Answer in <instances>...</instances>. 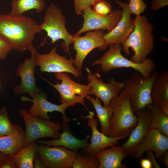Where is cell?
<instances>
[{"label": "cell", "mask_w": 168, "mask_h": 168, "mask_svg": "<svg viewBox=\"0 0 168 168\" xmlns=\"http://www.w3.org/2000/svg\"></svg>", "instance_id": "cell-43"}, {"label": "cell", "mask_w": 168, "mask_h": 168, "mask_svg": "<svg viewBox=\"0 0 168 168\" xmlns=\"http://www.w3.org/2000/svg\"><path fill=\"white\" fill-rule=\"evenodd\" d=\"M122 10H117L107 15H101L94 12L91 8H87L82 12L83 23L82 28L73 36H79L88 31L102 30H112L121 19Z\"/></svg>", "instance_id": "cell-13"}, {"label": "cell", "mask_w": 168, "mask_h": 168, "mask_svg": "<svg viewBox=\"0 0 168 168\" xmlns=\"http://www.w3.org/2000/svg\"><path fill=\"white\" fill-rule=\"evenodd\" d=\"M66 18L61 9L54 3H51L46 9L44 16V21L39 25L40 29L45 31L47 37L54 44L58 40H63L61 47L64 52L70 53L69 46L72 44L73 37L65 27Z\"/></svg>", "instance_id": "cell-6"}, {"label": "cell", "mask_w": 168, "mask_h": 168, "mask_svg": "<svg viewBox=\"0 0 168 168\" xmlns=\"http://www.w3.org/2000/svg\"><path fill=\"white\" fill-rule=\"evenodd\" d=\"M168 149V137L157 129H150L136 147L133 157L140 159L145 152L151 151L156 157L159 158Z\"/></svg>", "instance_id": "cell-18"}, {"label": "cell", "mask_w": 168, "mask_h": 168, "mask_svg": "<svg viewBox=\"0 0 168 168\" xmlns=\"http://www.w3.org/2000/svg\"><path fill=\"white\" fill-rule=\"evenodd\" d=\"M160 161L165 165L166 168L168 167V151L165 152L159 158Z\"/></svg>", "instance_id": "cell-39"}, {"label": "cell", "mask_w": 168, "mask_h": 168, "mask_svg": "<svg viewBox=\"0 0 168 168\" xmlns=\"http://www.w3.org/2000/svg\"><path fill=\"white\" fill-rule=\"evenodd\" d=\"M0 168H18L14 161L12 155L6 153L5 157L0 165Z\"/></svg>", "instance_id": "cell-34"}, {"label": "cell", "mask_w": 168, "mask_h": 168, "mask_svg": "<svg viewBox=\"0 0 168 168\" xmlns=\"http://www.w3.org/2000/svg\"><path fill=\"white\" fill-rule=\"evenodd\" d=\"M151 9L156 11L168 5V0H152Z\"/></svg>", "instance_id": "cell-35"}, {"label": "cell", "mask_w": 168, "mask_h": 168, "mask_svg": "<svg viewBox=\"0 0 168 168\" xmlns=\"http://www.w3.org/2000/svg\"><path fill=\"white\" fill-rule=\"evenodd\" d=\"M61 125L63 132L59 138L48 140L39 139L38 143L49 146L63 147L76 152L84 149L89 146V136L87 135L82 139H79L72 134L68 123L63 122Z\"/></svg>", "instance_id": "cell-20"}, {"label": "cell", "mask_w": 168, "mask_h": 168, "mask_svg": "<svg viewBox=\"0 0 168 168\" xmlns=\"http://www.w3.org/2000/svg\"><path fill=\"white\" fill-rule=\"evenodd\" d=\"M147 152L146 158L148 159L152 163L153 167L155 168H160V167L157 163L155 155L153 152L149 151Z\"/></svg>", "instance_id": "cell-36"}, {"label": "cell", "mask_w": 168, "mask_h": 168, "mask_svg": "<svg viewBox=\"0 0 168 168\" xmlns=\"http://www.w3.org/2000/svg\"><path fill=\"white\" fill-rule=\"evenodd\" d=\"M12 0L13 1V0Z\"/></svg>", "instance_id": "cell-42"}, {"label": "cell", "mask_w": 168, "mask_h": 168, "mask_svg": "<svg viewBox=\"0 0 168 168\" xmlns=\"http://www.w3.org/2000/svg\"><path fill=\"white\" fill-rule=\"evenodd\" d=\"M128 6L131 14L136 16L141 15L147 6L143 0H129Z\"/></svg>", "instance_id": "cell-31"}, {"label": "cell", "mask_w": 168, "mask_h": 168, "mask_svg": "<svg viewBox=\"0 0 168 168\" xmlns=\"http://www.w3.org/2000/svg\"><path fill=\"white\" fill-rule=\"evenodd\" d=\"M99 161L98 168H126L122 164L123 160L127 156L121 146H114L107 149L99 152L95 155Z\"/></svg>", "instance_id": "cell-21"}, {"label": "cell", "mask_w": 168, "mask_h": 168, "mask_svg": "<svg viewBox=\"0 0 168 168\" xmlns=\"http://www.w3.org/2000/svg\"><path fill=\"white\" fill-rule=\"evenodd\" d=\"M86 70L88 85L93 94L102 101L104 107L108 106L111 100L119 96L124 87V82L116 81L112 77L109 82L104 83L100 80L97 74H92L88 68H86Z\"/></svg>", "instance_id": "cell-15"}, {"label": "cell", "mask_w": 168, "mask_h": 168, "mask_svg": "<svg viewBox=\"0 0 168 168\" xmlns=\"http://www.w3.org/2000/svg\"><path fill=\"white\" fill-rule=\"evenodd\" d=\"M56 48H52L49 53L40 54L37 52L35 56L36 67L40 71L48 72H68L72 74L75 78L81 76L73 65V59L59 55Z\"/></svg>", "instance_id": "cell-10"}, {"label": "cell", "mask_w": 168, "mask_h": 168, "mask_svg": "<svg viewBox=\"0 0 168 168\" xmlns=\"http://www.w3.org/2000/svg\"><path fill=\"white\" fill-rule=\"evenodd\" d=\"M122 49L121 44L110 46L108 50L91 65H100L101 70L105 73L117 68H130L137 71L145 78H149L156 67L154 61L148 58L141 63L133 62L122 55Z\"/></svg>", "instance_id": "cell-4"}, {"label": "cell", "mask_w": 168, "mask_h": 168, "mask_svg": "<svg viewBox=\"0 0 168 168\" xmlns=\"http://www.w3.org/2000/svg\"><path fill=\"white\" fill-rule=\"evenodd\" d=\"M25 131L16 125L10 133L0 136V151L13 155L24 147Z\"/></svg>", "instance_id": "cell-22"}, {"label": "cell", "mask_w": 168, "mask_h": 168, "mask_svg": "<svg viewBox=\"0 0 168 168\" xmlns=\"http://www.w3.org/2000/svg\"><path fill=\"white\" fill-rule=\"evenodd\" d=\"M104 34L103 30H96L86 31L83 36H73V49L76 53L73 63L81 75L83 63L87 55L96 48L104 51L108 46L103 37Z\"/></svg>", "instance_id": "cell-9"}, {"label": "cell", "mask_w": 168, "mask_h": 168, "mask_svg": "<svg viewBox=\"0 0 168 168\" xmlns=\"http://www.w3.org/2000/svg\"><path fill=\"white\" fill-rule=\"evenodd\" d=\"M151 96L153 103L159 105L160 103L168 101V71L163 70L158 74L152 86Z\"/></svg>", "instance_id": "cell-23"}, {"label": "cell", "mask_w": 168, "mask_h": 168, "mask_svg": "<svg viewBox=\"0 0 168 168\" xmlns=\"http://www.w3.org/2000/svg\"><path fill=\"white\" fill-rule=\"evenodd\" d=\"M12 49L10 43L0 35V60H5Z\"/></svg>", "instance_id": "cell-33"}, {"label": "cell", "mask_w": 168, "mask_h": 168, "mask_svg": "<svg viewBox=\"0 0 168 168\" xmlns=\"http://www.w3.org/2000/svg\"><path fill=\"white\" fill-rule=\"evenodd\" d=\"M139 163L142 168H153V166L151 162L148 159L141 158Z\"/></svg>", "instance_id": "cell-37"}, {"label": "cell", "mask_w": 168, "mask_h": 168, "mask_svg": "<svg viewBox=\"0 0 168 168\" xmlns=\"http://www.w3.org/2000/svg\"><path fill=\"white\" fill-rule=\"evenodd\" d=\"M29 51L31 53V57L19 64L17 68L16 76L20 77L21 82L19 84L13 87V91L15 94L17 95L27 93L32 98L40 91L36 86L35 76L36 67L35 56L37 51L33 44Z\"/></svg>", "instance_id": "cell-11"}, {"label": "cell", "mask_w": 168, "mask_h": 168, "mask_svg": "<svg viewBox=\"0 0 168 168\" xmlns=\"http://www.w3.org/2000/svg\"><path fill=\"white\" fill-rule=\"evenodd\" d=\"M158 106L164 113L168 115V101L162 102Z\"/></svg>", "instance_id": "cell-40"}, {"label": "cell", "mask_w": 168, "mask_h": 168, "mask_svg": "<svg viewBox=\"0 0 168 168\" xmlns=\"http://www.w3.org/2000/svg\"><path fill=\"white\" fill-rule=\"evenodd\" d=\"M43 80L51 85L58 91L60 96L61 104H66L70 106L77 103L85 105V96L88 95H93L90 87L73 81L66 73H55L54 76L58 80L61 81V83L56 82L53 84L37 73Z\"/></svg>", "instance_id": "cell-8"}, {"label": "cell", "mask_w": 168, "mask_h": 168, "mask_svg": "<svg viewBox=\"0 0 168 168\" xmlns=\"http://www.w3.org/2000/svg\"><path fill=\"white\" fill-rule=\"evenodd\" d=\"M6 107L2 106L0 110V136L8 135L12 132L16 125L12 124L8 115Z\"/></svg>", "instance_id": "cell-29"}, {"label": "cell", "mask_w": 168, "mask_h": 168, "mask_svg": "<svg viewBox=\"0 0 168 168\" xmlns=\"http://www.w3.org/2000/svg\"><path fill=\"white\" fill-rule=\"evenodd\" d=\"M35 141L22 148L19 152L12 155L18 168H34V159L37 152L39 145Z\"/></svg>", "instance_id": "cell-25"}, {"label": "cell", "mask_w": 168, "mask_h": 168, "mask_svg": "<svg viewBox=\"0 0 168 168\" xmlns=\"http://www.w3.org/2000/svg\"><path fill=\"white\" fill-rule=\"evenodd\" d=\"M34 164L35 168H45L42 160L39 157L37 152L35 154L34 159Z\"/></svg>", "instance_id": "cell-38"}, {"label": "cell", "mask_w": 168, "mask_h": 168, "mask_svg": "<svg viewBox=\"0 0 168 168\" xmlns=\"http://www.w3.org/2000/svg\"><path fill=\"white\" fill-rule=\"evenodd\" d=\"M96 0H74L75 14H82L83 11L87 8H91V6Z\"/></svg>", "instance_id": "cell-32"}, {"label": "cell", "mask_w": 168, "mask_h": 168, "mask_svg": "<svg viewBox=\"0 0 168 168\" xmlns=\"http://www.w3.org/2000/svg\"><path fill=\"white\" fill-rule=\"evenodd\" d=\"M37 152L45 168H72L78 152L63 147L40 144Z\"/></svg>", "instance_id": "cell-12"}, {"label": "cell", "mask_w": 168, "mask_h": 168, "mask_svg": "<svg viewBox=\"0 0 168 168\" xmlns=\"http://www.w3.org/2000/svg\"><path fill=\"white\" fill-rule=\"evenodd\" d=\"M110 105L113 113L110 121L109 136L117 137L131 133L136 126L138 118L133 110L129 97L120 92Z\"/></svg>", "instance_id": "cell-5"}, {"label": "cell", "mask_w": 168, "mask_h": 168, "mask_svg": "<svg viewBox=\"0 0 168 168\" xmlns=\"http://www.w3.org/2000/svg\"><path fill=\"white\" fill-rule=\"evenodd\" d=\"M41 32L36 21L23 15L0 14V35L16 51L22 53L29 50L35 35Z\"/></svg>", "instance_id": "cell-1"}, {"label": "cell", "mask_w": 168, "mask_h": 168, "mask_svg": "<svg viewBox=\"0 0 168 168\" xmlns=\"http://www.w3.org/2000/svg\"><path fill=\"white\" fill-rule=\"evenodd\" d=\"M146 108L151 114L150 128L157 129L168 137V115L164 113L158 105L153 103L147 105Z\"/></svg>", "instance_id": "cell-26"}, {"label": "cell", "mask_w": 168, "mask_h": 168, "mask_svg": "<svg viewBox=\"0 0 168 168\" xmlns=\"http://www.w3.org/2000/svg\"><path fill=\"white\" fill-rule=\"evenodd\" d=\"M47 94L44 92H40L33 97L31 99L26 96H22L21 100L22 101H28L33 103L28 112L31 115L36 117H39L42 119L50 120L48 112L57 111L60 112L62 115L63 122L69 123L70 119L65 115V111L70 105L66 104L57 105L53 104L47 100Z\"/></svg>", "instance_id": "cell-17"}, {"label": "cell", "mask_w": 168, "mask_h": 168, "mask_svg": "<svg viewBox=\"0 0 168 168\" xmlns=\"http://www.w3.org/2000/svg\"><path fill=\"white\" fill-rule=\"evenodd\" d=\"M158 74L153 71L149 78H146L136 72L123 82L124 86L120 92L129 97L134 114L145 110L147 105L153 103L151 92L153 82Z\"/></svg>", "instance_id": "cell-3"}, {"label": "cell", "mask_w": 168, "mask_h": 168, "mask_svg": "<svg viewBox=\"0 0 168 168\" xmlns=\"http://www.w3.org/2000/svg\"><path fill=\"white\" fill-rule=\"evenodd\" d=\"M85 98L90 102L95 108L101 126V132L109 136L110 121L113 113L112 107L110 105L106 107L103 106L99 98L96 97L94 98L90 95Z\"/></svg>", "instance_id": "cell-24"}, {"label": "cell", "mask_w": 168, "mask_h": 168, "mask_svg": "<svg viewBox=\"0 0 168 168\" xmlns=\"http://www.w3.org/2000/svg\"><path fill=\"white\" fill-rule=\"evenodd\" d=\"M134 21V29L122 44V50L128 56L130 54L129 48H132L134 54L129 59L141 63L153 49L154 35L152 31L154 26L146 17L141 15L136 16Z\"/></svg>", "instance_id": "cell-2"}, {"label": "cell", "mask_w": 168, "mask_h": 168, "mask_svg": "<svg viewBox=\"0 0 168 168\" xmlns=\"http://www.w3.org/2000/svg\"><path fill=\"white\" fill-rule=\"evenodd\" d=\"M11 5V10L8 14L18 16L31 10L41 12L45 9V3L44 0H14L12 1Z\"/></svg>", "instance_id": "cell-27"}, {"label": "cell", "mask_w": 168, "mask_h": 168, "mask_svg": "<svg viewBox=\"0 0 168 168\" xmlns=\"http://www.w3.org/2000/svg\"><path fill=\"white\" fill-rule=\"evenodd\" d=\"M115 2L122 9V16L116 26L112 30L103 35V38L108 46L122 45L134 27V21L131 18L132 14L129 8L128 3L118 0H116Z\"/></svg>", "instance_id": "cell-14"}, {"label": "cell", "mask_w": 168, "mask_h": 168, "mask_svg": "<svg viewBox=\"0 0 168 168\" xmlns=\"http://www.w3.org/2000/svg\"><path fill=\"white\" fill-rule=\"evenodd\" d=\"M6 153L0 151V165L5 157Z\"/></svg>", "instance_id": "cell-41"}, {"label": "cell", "mask_w": 168, "mask_h": 168, "mask_svg": "<svg viewBox=\"0 0 168 168\" xmlns=\"http://www.w3.org/2000/svg\"><path fill=\"white\" fill-rule=\"evenodd\" d=\"M19 113L25 123L24 147L32 142L44 138H59L60 131L62 129L61 124L36 118L30 115L27 110H21Z\"/></svg>", "instance_id": "cell-7"}, {"label": "cell", "mask_w": 168, "mask_h": 168, "mask_svg": "<svg viewBox=\"0 0 168 168\" xmlns=\"http://www.w3.org/2000/svg\"><path fill=\"white\" fill-rule=\"evenodd\" d=\"M99 163L95 155L77 152L73 160L72 168H97Z\"/></svg>", "instance_id": "cell-28"}, {"label": "cell", "mask_w": 168, "mask_h": 168, "mask_svg": "<svg viewBox=\"0 0 168 168\" xmlns=\"http://www.w3.org/2000/svg\"><path fill=\"white\" fill-rule=\"evenodd\" d=\"M92 6L93 11L100 15H107L112 12L111 4L106 0H96Z\"/></svg>", "instance_id": "cell-30"}, {"label": "cell", "mask_w": 168, "mask_h": 168, "mask_svg": "<svg viewBox=\"0 0 168 168\" xmlns=\"http://www.w3.org/2000/svg\"><path fill=\"white\" fill-rule=\"evenodd\" d=\"M135 114L138 118V123L131 132L129 138L121 146L127 155L132 157L136 147L150 129L151 114L149 110L146 108Z\"/></svg>", "instance_id": "cell-19"}, {"label": "cell", "mask_w": 168, "mask_h": 168, "mask_svg": "<svg viewBox=\"0 0 168 168\" xmlns=\"http://www.w3.org/2000/svg\"><path fill=\"white\" fill-rule=\"evenodd\" d=\"M88 112L89 114L83 118L88 119L87 126L92 131L91 142L87 147L83 149L82 152L95 155L97 152L109 147L117 145L119 140L124 139L130 135V133H128L120 136L113 137L100 132L97 128L98 123L94 118V113Z\"/></svg>", "instance_id": "cell-16"}]
</instances>
